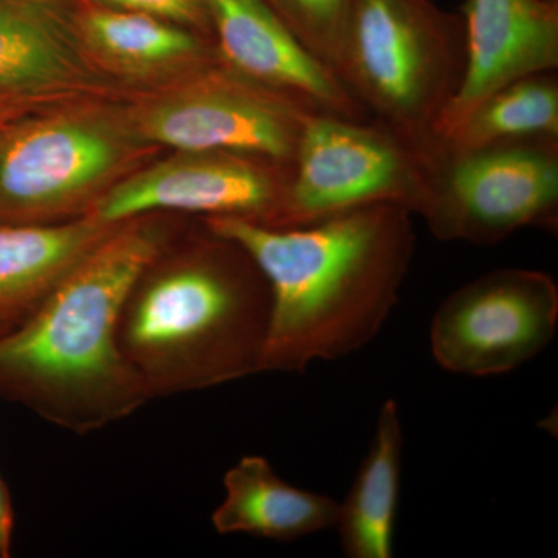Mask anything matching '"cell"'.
I'll return each mask as SVG.
<instances>
[{"label": "cell", "instance_id": "3957f363", "mask_svg": "<svg viewBox=\"0 0 558 558\" xmlns=\"http://www.w3.org/2000/svg\"><path fill=\"white\" fill-rule=\"evenodd\" d=\"M168 242L135 279L119 323L121 352L150 399L259 374L271 295L258 264L207 226L183 252Z\"/></svg>", "mask_w": 558, "mask_h": 558}, {"label": "cell", "instance_id": "d6986e66", "mask_svg": "<svg viewBox=\"0 0 558 558\" xmlns=\"http://www.w3.org/2000/svg\"><path fill=\"white\" fill-rule=\"evenodd\" d=\"M307 50L333 73L354 0H263ZM339 76V75H337ZM340 78V76H339Z\"/></svg>", "mask_w": 558, "mask_h": 558}, {"label": "cell", "instance_id": "7a4b0ae2", "mask_svg": "<svg viewBox=\"0 0 558 558\" xmlns=\"http://www.w3.org/2000/svg\"><path fill=\"white\" fill-rule=\"evenodd\" d=\"M148 215L121 222L21 325L0 336V399L87 435L150 396L119 344L124 300L170 241Z\"/></svg>", "mask_w": 558, "mask_h": 558}, {"label": "cell", "instance_id": "277c9868", "mask_svg": "<svg viewBox=\"0 0 558 558\" xmlns=\"http://www.w3.org/2000/svg\"><path fill=\"white\" fill-rule=\"evenodd\" d=\"M465 70L462 13L435 0H354L337 75L374 121L424 156Z\"/></svg>", "mask_w": 558, "mask_h": 558}, {"label": "cell", "instance_id": "ac0fdd59", "mask_svg": "<svg viewBox=\"0 0 558 558\" xmlns=\"http://www.w3.org/2000/svg\"><path fill=\"white\" fill-rule=\"evenodd\" d=\"M524 138H558V80L554 72L523 76L492 92L436 140V145L476 148Z\"/></svg>", "mask_w": 558, "mask_h": 558}, {"label": "cell", "instance_id": "9c48e42d", "mask_svg": "<svg viewBox=\"0 0 558 558\" xmlns=\"http://www.w3.org/2000/svg\"><path fill=\"white\" fill-rule=\"evenodd\" d=\"M557 326L554 278L510 267L450 293L433 317L429 347L436 363L449 373L501 376L548 347Z\"/></svg>", "mask_w": 558, "mask_h": 558}, {"label": "cell", "instance_id": "5bb4252c", "mask_svg": "<svg viewBox=\"0 0 558 558\" xmlns=\"http://www.w3.org/2000/svg\"><path fill=\"white\" fill-rule=\"evenodd\" d=\"M76 22L84 46L116 80L185 75L218 58L211 39L137 11L76 0Z\"/></svg>", "mask_w": 558, "mask_h": 558}, {"label": "cell", "instance_id": "ba28073f", "mask_svg": "<svg viewBox=\"0 0 558 558\" xmlns=\"http://www.w3.org/2000/svg\"><path fill=\"white\" fill-rule=\"evenodd\" d=\"M425 178L424 154L377 121L311 116L275 229L306 227L380 204L400 205L416 215Z\"/></svg>", "mask_w": 558, "mask_h": 558}, {"label": "cell", "instance_id": "7402d4cb", "mask_svg": "<svg viewBox=\"0 0 558 558\" xmlns=\"http://www.w3.org/2000/svg\"><path fill=\"white\" fill-rule=\"evenodd\" d=\"M10 329L13 328H9V326L5 325H0V336H2V333L9 332Z\"/></svg>", "mask_w": 558, "mask_h": 558}, {"label": "cell", "instance_id": "7c38bea8", "mask_svg": "<svg viewBox=\"0 0 558 558\" xmlns=\"http://www.w3.org/2000/svg\"><path fill=\"white\" fill-rule=\"evenodd\" d=\"M222 64L312 116L369 121L365 106L263 0H205Z\"/></svg>", "mask_w": 558, "mask_h": 558}, {"label": "cell", "instance_id": "5b68a950", "mask_svg": "<svg viewBox=\"0 0 558 558\" xmlns=\"http://www.w3.org/2000/svg\"><path fill=\"white\" fill-rule=\"evenodd\" d=\"M117 101H92L0 124V223L86 216L156 148Z\"/></svg>", "mask_w": 558, "mask_h": 558}, {"label": "cell", "instance_id": "44dd1931", "mask_svg": "<svg viewBox=\"0 0 558 558\" xmlns=\"http://www.w3.org/2000/svg\"><path fill=\"white\" fill-rule=\"evenodd\" d=\"M14 509L9 487L0 475V558H9L13 543Z\"/></svg>", "mask_w": 558, "mask_h": 558}, {"label": "cell", "instance_id": "ffe728a7", "mask_svg": "<svg viewBox=\"0 0 558 558\" xmlns=\"http://www.w3.org/2000/svg\"><path fill=\"white\" fill-rule=\"evenodd\" d=\"M87 2L159 17L213 40L211 21H209L205 0H87Z\"/></svg>", "mask_w": 558, "mask_h": 558}, {"label": "cell", "instance_id": "8992f818", "mask_svg": "<svg viewBox=\"0 0 558 558\" xmlns=\"http://www.w3.org/2000/svg\"><path fill=\"white\" fill-rule=\"evenodd\" d=\"M425 168L416 215L440 241L494 245L529 227L557 230L558 138L436 145Z\"/></svg>", "mask_w": 558, "mask_h": 558}, {"label": "cell", "instance_id": "2e32d148", "mask_svg": "<svg viewBox=\"0 0 558 558\" xmlns=\"http://www.w3.org/2000/svg\"><path fill=\"white\" fill-rule=\"evenodd\" d=\"M226 498L211 515L220 535L245 534L274 542L336 529L340 502L290 486L266 458L250 454L223 476Z\"/></svg>", "mask_w": 558, "mask_h": 558}, {"label": "cell", "instance_id": "9a60e30c", "mask_svg": "<svg viewBox=\"0 0 558 558\" xmlns=\"http://www.w3.org/2000/svg\"><path fill=\"white\" fill-rule=\"evenodd\" d=\"M120 223H0V325L16 328Z\"/></svg>", "mask_w": 558, "mask_h": 558}, {"label": "cell", "instance_id": "6da1fadb", "mask_svg": "<svg viewBox=\"0 0 558 558\" xmlns=\"http://www.w3.org/2000/svg\"><path fill=\"white\" fill-rule=\"evenodd\" d=\"M411 216L400 205L380 204L295 229L229 216L202 219L244 247L269 282L260 373H303L376 339L413 263Z\"/></svg>", "mask_w": 558, "mask_h": 558}, {"label": "cell", "instance_id": "4fadbf2b", "mask_svg": "<svg viewBox=\"0 0 558 558\" xmlns=\"http://www.w3.org/2000/svg\"><path fill=\"white\" fill-rule=\"evenodd\" d=\"M462 16L468 70L436 140L492 92L558 68L557 0H468Z\"/></svg>", "mask_w": 558, "mask_h": 558}, {"label": "cell", "instance_id": "e0dca14e", "mask_svg": "<svg viewBox=\"0 0 558 558\" xmlns=\"http://www.w3.org/2000/svg\"><path fill=\"white\" fill-rule=\"evenodd\" d=\"M403 429L395 399L381 405L368 453L340 502V545L351 558H391L402 480Z\"/></svg>", "mask_w": 558, "mask_h": 558}, {"label": "cell", "instance_id": "8fae6325", "mask_svg": "<svg viewBox=\"0 0 558 558\" xmlns=\"http://www.w3.org/2000/svg\"><path fill=\"white\" fill-rule=\"evenodd\" d=\"M179 153L121 179L87 215L121 223L150 213L180 211L278 226L290 168L233 153Z\"/></svg>", "mask_w": 558, "mask_h": 558}, {"label": "cell", "instance_id": "30bf717a", "mask_svg": "<svg viewBox=\"0 0 558 558\" xmlns=\"http://www.w3.org/2000/svg\"><path fill=\"white\" fill-rule=\"evenodd\" d=\"M121 95L84 46L76 0H0V124Z\"/></svg>", "mask_w": 558, "mask_h": 558}, {"label": "cell", "instance_id": "52a82bcc", "mask_svg": "<svg viewBox=\"0 0 558 558\" xmlns=\"http://www.w3.org/2000/svg\"><path fill=\"white\" fill-rule=\"evenodd\" d=\"M138 137L186 153H233L292 168L312 113L219 58L126 108Z\"/></svg>", "mask_w": 558, "mask_h": 558}]
</instances>
